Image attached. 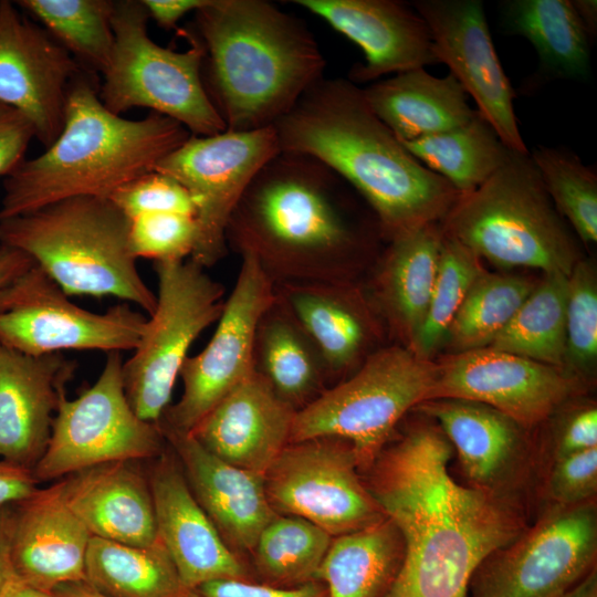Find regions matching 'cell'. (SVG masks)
<instances>
[{"label": "cell", "instance_id": "cell-53", "mask_svg": "<svg viewBox=\"0 0 597 597\" xmlns=\"http://www.w3.org/2000/svg\"><path fill=\"white\" fill-rule=\"evenodd\" d=\"M579 18L586 27L589 35L595 36L597 28V2L596 0H572Z\"/></svg>", "mask_w": 597, "mask_h": 597}, {"label": "cell", "instance_id": "cell-51", "mask_svg": "<svg viewBox=\"0 0 597 597\" xmlns=\"http://www.w3.org/2000/svg\"><path fill=\"white\" fill-rule=\"evenodd\" d=\"M14 520V503L0 506V594L14 578L11 565V537Z\"/></svg>", "mask_w": 597, "mask_h": 597}, {"label": "cell", "instance_id": "cell-45", "mask_svg": "<svg viewBox=\"0 0 597 597\" xmlns=\"http://www.w3.org/2000/svg\"><path fill=\"white\" fill-rule=\"evenodd\" d=\"M544 474L548 504L575 505L596 500L597 448L559 458L545 468Z\"/></svg>", "mask_w": 597, "mask_h": 597}, {"label": "cell", "instance_id": "cell-38", "mask_svg": "<svg viewBox=\"0 0 597 597\" xmlns=\"http://www.w3.org/2000/svg\"><path fill=\"white\" fill-rule=\"evenodd\" d=\"M527 277L489 273L474 280L444 338L448 354L490 346L535 286Z\"/></svg>", "mask_w": 597, "mask_h": 597}, {"label": "cell", "instance_id": "cell-40", "mask_svg": "<svg viewBox=\"0 0 597 597\" xmlns=\"http://www.w3.org/2000/svg\"><path fill=\"white\" fill-rule=\"evenodd\" d=\"M484 271L481 259L458 241L446 237L438 271L422 324L409 349L423 359L443 346L448 328L474 280Z\"/></svg>", "mask_w": 597, "mask_h": 597}, {"label": "cell", "instance_id": "cell-31", "mask_svg": "<svg viewBox=\"0 0 597 597\" xmlns=\"http://www.w3.org/2000/svg\"><path fill=\"white\" fill-rule=\"evenodd\" d=\"M253 370L296 411L331 387L322 355L276 292L256 326Z\"/></svg>", "mask_w": 597, "mask_h": 597}, {"label": "cell", "instance_id": "cell-49", "mask_svg": "<svg viewBox=\"0 0 597 597\" xmlns=\"http://www.w3.org/2000/svg\"><path fill=\"white\" fill-rule=\"evenodd\" d=\"M31 469L0 458V506L22 501L39 489Z\"/></svg>", "mask_w": 597, "mask_h": 597}, {"label": "cell", "instance_id": "cell-10", "mask_svg": "<svg viewBox=\"0 0 597 597\" xmlns=\"http://www.w3.org/2000/svg\"><path fill=\"white\" fill-rule=\"evenodd\" d=\"M154 270L156 307L134 355L123 363V383L136 415L158 422L190 346L219 320L226 300L223 285L190 259L155 261Z\"/></svg>", "mask_w": 597, "mask_h": 597}, {"label": "cell", "instance_id": "cell-32", "mask_svg": "<svg viewBox=\"0 0 597 597\" xmlns=\"http://www.w3.org/2000/svg\"><path fill=\"white\" fill-rule=\"evenodd\" d=\"M405 557L401 532L388 516L335 536L318 568L327 597H384Z\"/></svg>", "mask_w": 597, "mask_h": 597}, {"label": "cell", "instance_id": "cell-46", "mask_svg": "<svg viewBox=\"0 0 597 597\" xmlns=\"http://www.w3.org/2000/svg\"><path fill=\"white\" fill-rule=\"evenodd\" d=\"M565 405L559 408L562 416L555 422L549 440L537 452L538 467L546 468L559 458L597 448L596 405L582 404L567 410Z\"/></svg>", "mask_w": 597, "mask_h": 597}, {"label": "cell", "instance_id": "cell-39", "mask_svg": "<svg viewBox=\"0 0 597 597\" xmlns=\"http://www.w3.org/2000/svg\"><path fill=\"white\" fill-rule=\"evenodd\" d=\"M332 537L310 521L277 514L254 545L256 566L273 580L306 584L316 578Z\"/></svg>", "mask_w": 597, "mask_h": 597}, {"label": "cell", "instance_id": "cell-52", "mask_svg": "<svg viewBox=\"0 0 597 597\" xmlns=\"http://www.w3.org/2000/svg\"><path fill=\"white\" fill-rule=\"evenodd\" d=\"M34 264L23 251L0 243V294Z\"/></svg>", "mask_w": 597, "mask_h": 597}, {"label": "cell", "instance_id": "cell-55", "mask_svg": "<svg viewBox=\"0 0 597 597\" xmlns=\"http://www.w3.org/2000/svg\"><path fill=\"white\" fill-rule=\"evenodd\" d=\"M0 597H56L53 593L31 587L15 577L6 586Z\"/></svg>", "mask_w": 597, "mask_h": 597}, {"label": "cell", "instance_id": "cell-42", "mask_svg": "<svg viewBox=\"0 0 597 597\" xmlns=\"http://www.w3.org/2000/svg\"><path fill=\"white\" fill-rule=\"evenodd\" d=\"M597 360V277L591 262L580 259L568 275L566 352L563 369L584 381Z\"/></svg>", "mask_w": 597, "mask_h": 597}, {"label": "cell", "instance_id": "cell-17", "mask_svg": "<svg viewBox=\"0 0 597 597\" xmlns=\"http://www.w3.org/2000/svg\"><path fill=\"white\" fill-rule=\"evenodd\" d=\"M437 365L427 400L481 402L527 430L546 422L584 388V381L564 369L491 347L447 354Z\"/></svg>", "mask_w": 597, "mask_h": 597}, {"label": "cell", "instance_id": "cell-2", "mask_svg": "<svg viewBox=\"0 0 597 597\" xmlns=\"http://www.w3.org/2000/svg\"><path fill=\"white\" fill-rule=\"evenodd\" d=\"M364 200L320 159L280 150L253 177L226 230L227 245L250 255L273 285L356 282L383 238Z\"/></svg>", "mask_w": 597, "mask_h": 597}, {"label": "cell", "instance_id": "cell-26", "mask_svg": "<svg viewBox=\"0 0 597 597\" xmlns=\"http://www.w3.org/2000/svg\"><path fill=\"white\" fill-rule=\"evenodd\" d=\"M92 535L62 494L61 480L14 503L11 565L14 577L50 591L59 585L85 582V559Z\"/></svg>", "mask_w": 597, "mask_h": 597}, {"label": "cell", "instance_id": "cell-54", "mask_svg": "<svg viewBox=\"0 0 597 597\" xmlns=\"http://www.w3.org/2000/svg\"><path fill=\"white\" fill-rule=\"evenodd\" d=\"M52 593L56 597H105L86 582L65 583L55 587Z\"/></svg>", "mask_w": 597, "mask_h": 597}, {"label": "cell", "instance_id": "cell-48", "mask_svg": "<svg viewBox=\"0 0 597 597\" xmlns=\"http://www.w3.org/2000/svg\"><path fill=\"white\" fill-rule=\"evenodd\" d=\"M35 133L30 121L0 102V176L7 177L24 159Z\"/></svg>", "mask_w": 597, "mask_h": 597}, {"label": "cell", "instance_id": "cell-5", "mask_svg": "<svg viewBox=\"0 0 597 597\" xmlns=\"http://www.w3.org/2000/svg\"><path fill=\"white\" fill-rule=\"evenodd\" d=\"M98 93L97 75L82 71L73 78L56 139L4 178L0 220L72 197L109 199L124 185L155 170L191 135L158 113L142 119L114 114Z\"/></svg>", "mask_w": 597, "mask_h": 597}, {"label": "cell", "instance_id": "cell-24", "mask_svg": "<svg viewBox=\"0 0 597 597\" xmlns=\"http://www.w3.org/2000/svg\"><path fill=\"white\" fill-rule=\"evenodd\" d=\"M148 480L157 537L182 586L191 591L216 579H244L243 565L197 502L178 462L163 452Z\"/></svg>", "mask_w": 597, "mask_h": 597}, {"label": "cell", "instance_id": "cell-29", "mask_svg": "<svg viewBox=\"0 0 597 597\" xmlns=\"http://www.w3.org/2000/svg\"><path fill=\"white\" fill-rule=\"evenodd\" d=\"M442 241L440 223L425 224L396 237L379 253L365 285L385 328L407 348L428 308Z\"/></svg>", "mask_w": 597, "mask_h": 597}, {"label": "cell", "instance_id": "cell-11", "mask_svg": "<svg viewBox=\"0 0 597 597\" xmlns=\"http://www.w3.org/2000/svg\"><path fill=\"white\" fill-rule=\"evenodd\" d=\"M165 442L159 423L130 407L121 352H109L94 385L75 399L61 398L48 447L32 471L38 482L64 479L98 464L159 457Z\"/></svg>", "mask_w": 597, "mask_h": 597}, {"label": "cell", "instance_id": "cell-20", "mask_svg": "<svg viewBox=\"0 0 597 597\" xmlns=\"http://www.w3.org/2000/svg\"><path fill=\"white\" fill-rule=\"evenodd\" d=\"M412 411L434 421L444 433L468 485L522 499L538 470L531 430L488 405L464 399L426 400Z\"/></svg>", "mask_w": 597, "mask_h": 597}, {"label": "cell", "instance_id": "cell-21", "mask_svg": "<svg viewBox=\"0 0 597 597\" xmlns=\"http://www.w3.org/2000/svg\"><path fill=\"white\" fill-rule=\"evenodd\" d=\"M296 6L325 20L355 42L365 63L349 72L353 83L436 64L432 41L425 20L397 0H293Z\"/></svg>", "mask_w": 597, "mask_h": 597}, {"label": "cell", "instance_id": "cell-8", "mask_svg": "<svg viewBox=\"0 0 597 597\" xmlns=\"http://www.w3.org/2000/svg\"><path fill=\"white\" fill-rule=\"evenodd\" d=\"M437 371V362L402 345L383 346L350 376L296 411L290 443L314 438L345 440L359 471L366 472L398 422L428 399Z\"/></svg>", "mask_w": 597, "mask_h": 597}, {"label": "cell", "instance_id": "cell-36", "mask_svg": "<svg viewBox=\"0 0 597 597\" xmlns=\"http://www.w3.org/2000/svg\"><path fill=\"white\" fill-rule=\"evenodd\" d=\"M568 276L544 273L491 348L563 369Z\"/></svg>", "mask_w": 597, "mask_h": 597}, {"label": "cell", "instance_id": "cell-14", "mask_svg": "<svg viewBox=\"0 0 597 597\" xmlns=\"http://www.w3.org/2000/svg\"><path fill=\"white\" fill-rule=\"evenodd\" d=\"M280 151L273 127L190 135L155 167L189 192L196 207L198 234L190 260L208 269L228 252L229 219L261 167Z\"/></svg>", "mask_w": 597, "mask_h": 597}, {"label": "cell", "instance_id": "cell-43", "mask_svg": "<svg viewBox=\"0 0 597 597\" xmlns=\"http://www.w3.org/2000/svg\"><path fill=\"white\" fill-rule=\"evenodd\" d=\"M196 217L154 212L130 220L129 248L137 258L178 261L190 258L197 241Z\"/></svg>", "mask_w": 597, "mask_h": 597}, {"label": "cell", "instance_id": "cell-34", "mask_svg": "<svg viewBox=\"0 0 597 597\" xmlns=\"http://www.w3.org/2000/svg\"><path fill=\"white\" fill-rule=\"evenodd\" d=\"M503 22L510 33L533 44L549 73L570 78L587 75L591 36L570 0L506 1Z\"/></svg>", "mask_w": 597, "mask_h": 597}, {"label": "cell", "instance_id": "cell-12", "mask_svg": "<svg viewBox=\"0 0 597 597\" xmlns=\"http://www.w3.org/2000/svg\"><path fill=\"white\" fill-rule=\"evenodd\" d=\"M596 559V500L548 504L534 524L478 566L468 597H561Z\"/></svg>", "mask_w": 597, "mask_h": 597}, {"label": "cell", "instance_id": "cell-28", "mask_svg": "<svg viewBox=\"0 0 597 597\" xmlns=\"http://www.w3.org/2000/svg\"><path fill=\"white\" fill-rule=\"evenodd\" d=\"M61 482L66 504L92 536L134 546L158 540L149 480L132 461L91 467Z\"/></svg>", "mask_w": 597, "mask_h": 597}, {"label": "cell", "instance_id": "cell-19", "mask_svg": "<svg viewBox=\"0 0 597 597\" xmlns=\"http://www.w3.org/2000/svg\"><path fill=\"white\" fill-rule=\"evenodd\" d=\"M82 71L14 2L0 1V102L30 121L45 148L62 130L69 87Z\"/></svg>", "mask_w": 597, "mask_h": 597}, {"label": "cell", "instance_id": "cell-50", "mask_svg": "<svg viewBox=\"0 0 597 597\" xmlns=\"http://www.w3.org/2000/svg\"><path fill=\"white\" fill-rule=\"evenodd\" d=\"M207 2L208 0H142L149 19L165 30L175 28L185 14L196 12Z\"/></svg>", "mask_w": 597, "mask_h": 597}, {"label": "cell", "instance_id": "cell-37", "mask_svg": "<svg viewBox=\"0 0 597 597\" xmlns=\"http://www.w3.org/2000/svg\"><path fill=\"white\" fill-rule=\"evenodd\" d=\"M14 3L40 22L82 70L97 76L104 74L115 44L114 1L20 0Z\"/></svg>", "mask_w": 597, "mask_h": 597}, {"label": "cell", "instance_id": "cell-1", "mask_svg": "<svg viewBox=\"0 0 597 597\" xmlns=\"http://www.w3.org/2000/svg\"><path fill=\"white\" fill-rule=\"evenodd\" d=\"M377 455L367 488L405 542L401 568L384 597H468L478 566L526 526L521 498L458 483L453 448L430 419Z\"/></svg>", "mask_w": 597, "mask_h": 597}, {"label": "cell", "instance_id": "cell-18", "mask_svg": "<svg viewBox=\"0 0 597 597\" xmlns=\"http://www.w3.org/2000/svg\"><path fill=\"white\" fill-rule=\"evenodd\" d=\"M411 7L428 25L437 63L448 65L509 149L530 153L517 126L515 93L495 52L482 2L417 0Z\"/></svg>", "mask_w": 597, "mask_h": 597}, {"label": "cell", "instance_id": "cell-23", "mask_svg": "<svg viewBox=\"0 0 597 597\" xmlns=\"http://www.w3.org/2000/svg\"><path fill=\"white\" fill-rule=\"evenodd\" d=\"M274 290L317 347L331 386L381 348L377 341L385 325L358 281L282 284Z\"/></svg>", "mask_w": 597, "mask_h": 597}, {"label": "cell", "instance_id": "cell-16", "mask_svg": "<svg viewBox=\"0 0 597 597\" xmlns=\"http://www.w3.org/2000/svg\"><path fill=\"white\" fill-rule=\"evenodd\" d=\"M275 296L274 285L258 262L241 255L234 286L224 301L207 346L188 356L180 368L184 391L159 422L185 433L253 370V345L259 320Z\"/></svg>", "mask_w": 597, "mask_h": 597}, {"label": "cell", "instance_id": "cell-47", "mask_svg": "<svg viewBox=\"0 0 597 597\" xmlns=\"http://www.w3.org/2000/svg\"><path fill=\"white\" fill-rule=\"evenodd\" d=\"M191 591L190 597H327L326 589L314 582L280 588L251 584L243 579H216Z\"/></svg>", "mask_w": 597, "mask_h": 597}, {"label": "cell", "instance_id": "cell-15", "mask_svg": "<svg viewBox=\"0 0 597 597\" xmlns=\"http://www.w3.org/2000/svg\"><path fill=\"white\" fill-rule=\"evenodd\" d=\"M264 486L276 514L302 517L334 537L387 517L342 439L289 443L264 474Z\"/></svg>", "mask_w": 597, "mask_h": 597}, {"label": "cell", "instance_id": "cell-22", "mask_svg": "<svg viewBox=\"0 0 597 597\" xmlns=\"http://www.w3.org/2000/svg\"><path fill=\"white\" fill-rule=\"evenodd\" d=\"M76 363L62 353L29 355L0 343V458L33 470Z\"/></svg>", "mask_w": 597, "mask_h": 597}, {"label": "cell", "instance_id": "cell-25", "mask_svg": "<svg viewBox=\"0 0 597 597\" xmlns=\"http://www.w3.org/2000/svg\"><path fill=\"white\" fill-rule=\"evenodd\" d=\"M295 413L296 410L253 371L189 433L221 460L264 476L290 443Z\"/></svg>", "mask_w": 597, "mask_h": 597}, {"label": "cell", "instance_id": "cell-33", "mask_svg": "<svg viewBox=\"0 0 597 597\" xmlns=\"http://www.w3.org/2000/svg\"><path fill=\"white\" fill-rule=\"evenodd\" d=\"M85 582L105 597H190L191 593L159 540L134 546L92 536Z\"/></svg>", "mask_w": 597, "mask_h": 597}, {"label": "cell", "instance_id": "cell-30", "mask_svg": "<svg viewBox=\"0 0 597 597\" xmlns=\"http://www.w3.org/2000/svg\"><path fill=\"white\" fill-rule=\"evenodd\" d=\"M362 91L375 115L400 142L451 130L478 113L451 73L437 77L425 67L397 73Z\"/></svg>", "mask_w": 597, "mask_h": 597}, {"label": "cell", "instance_id": "cell-3", "mask_svg": "<svg viewBox=\"0 0 597 597\" xmlns=\"http://www.w3.org/2000/svg\"><path fill=\"white\" fill-rule=\"evenodd\" d=\"M280 150L313 156L376 216L383 238L440 223L460 196L415 158L346 78H321L274 125Z\"/></svg>", "mask_w": 597, "mask_h": 597}, {"label": "cell", "instance_id": "cell-7", "mask_svg": "<svg viewBox=\"0 0 597 597\" xmlns=\"http://www.w3.org/2000/svg\"><path fill=\"white\" fill-rule=\"evenodd\" d=\"M442 232L498 268H532L569 275L582 259L555 209L531 153L511 151L481 186L460 195Z\"/></svg>", "mask_w": 597, "mask_h": 597}, {"label": "cell", "instance_id": "cell-56", "mask_svg": "<svg viewBox=\"0 0 597 597\" xmlns=\"http://www.w3.org/2000/svg\"><path fill=\"white\" fill-rule=\"evenodd\" d=\"M561 597H597V568H593Z\"/></svg>", "mask_w": 597, "mask_h": 597}, {"label": "cell", "instance_id": "cell-9", "mask_svg": "<svg viewBox=\"0 0 597 597\" xmlns=\"http://www.w3.org/2000/svg\"><path fill=\"white\" fill-rule=\"evenodd\" d=\"M148 20L142 1H114V52L98 93L103 105L117 115L146 107L196 136L224 132L203 84L205 48L199 38L186 31L190 46L184 52L160 46L148 34Z\"/></svg>", "mask_w": 597, "mask_h": 597}, {"label": "cell", "instance_id": "cell-6", "mask_svg": "<svg viewBox=\"0 0 597 597\" xmlns=\"http://www.w3.org/2000/svg\"><path fill=\"white\" fill-rule=\"evenodd\" d=\"M129 226L111 199L72 197L0 220V243L27 253L67 295H112L150 315L157 296L138 273Z\"/></svg>", "mask_w": 597, "mask_h": 597}, {"label": "cell", "instance_id": "cell-35", "mask_svg": "<svg viewBox=\"0 0 597 597\" xmlns=\"http://www.w3.org/2000/svg\"><path fill=\"white\" fill-rule=\"evenodd\" d=\"M401 144L460 195L481 186L512 151L479 113L462 126Z\"/></svg>", "mask_w": 597, "mask_h": 597}, {"label": "cell", "instance_id": "cell-4", "mask_svg": "<svg viewBox=\"0 0 597 597\" xmlns=\"http://www.w3.org/2000/svg\"><path fill=\"white\" fill-rule=\"evenodd\" d=\"M195 13L203 84L226 130L273 127L324 77L313 34L268 1L208 0Z\"/></svg>", "mask_w": 597, "mask_h": 597}, {"label": "cell", "instance_id": "cell-44", "mask_svg": "<svg viewBox=\"0 0 597 597\" xmlns=\"http://www.w3.org/2000/svg\"><path fill=\"white\" fill-rule=\"evenodd\" d=\"M109 199L129 220L154 212L192 217L197 213L187 189L174 178L156 170L124 185Z\"/></svg>", "mask_w": 597, "mask_h": 597}, {"label": "cell", "instance_id": "cell-41", "mask_svg": "<svg viewBox=\"0 0 597 597\" xmlns=\"http://www.w3.org/2000/svg\"><path fill=\"white\" fill-rule=\"evenodd\" d=\"M531 157L557 212L583 243L597 241V176L564 149L537 147Z\"/></svg>", "mask_w": 597, "mask_h": 597}, {"label": "cell", "instance_id": "cell-13", "mask_svg": "<svg viewBox=\"0 0 597 597\" xmlns=\"http://www.w3.org/2000/svg\"><path fill=\"white\" fill-rule=\"evenodd\" d=\"M148 317L122 303L86 311L36 264L0 294V343L40 356L65 349H136Z\"/></svg>", "mask_w": 597, "mask_h": 597}, {"label": "cell", "instance_id": "cell-27", "mask_svg": "<svg viewBox=\"0 0 597 597\" xmlns=\"http://www.w3.org/2000/svg\"><path fill=\"white\" fill-rule=\"evenodd\" d=\"M158 423L180 459L193 496L223 541L230 548L253 551L261 532L277 515L266 496L264 476L221 460L190 433Z\"/></svg>", "mask_w": 597, "mask_h": 597}]
</instances>
